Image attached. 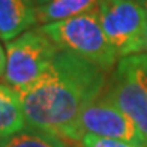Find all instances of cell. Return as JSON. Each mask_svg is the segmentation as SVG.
<instances>
[{
    "instance_id": "6da1fadb",
    "label": "cell",
    "mask_w": 147,
    "mask_h": 147,
    "mask_svg": "<svg viewBox=\"0 0 147 147\" xmlns=\"http://www.w3.org/2000/svg\"><path fill=\"white\" fill-rule=\"evenodd\" d=\"M110 72L75 53L59 50L32 86L20 92L27 126L62 135L108 84Z\"/></svg>"
},
{
    "instance_id": "7a4b0ae2",
    "label": "cell",
    "mask_w": 147,
    "mask_h": 147,
    "mask_svg": "<svg viewBox=\"0 0 147 147\" xmlns=\"http://www.w3.org/2000/svg\"><path fill=\"white\" fill-rule=\"evenodd\" d=\"M38 27L59 50L75 53L107 72H111L117 66V60H120L102 29L98 12Z\"/></svg>"
},
{
    "instance_id": "3957f363",
    "label": "cell",
    "mask_w": 147,
    "mask_h": 147,
    "mask_svg": "<svg viewBox=\"0 0 147 147\" xmlns=\"http://www.w3.org/2000/svg\"><path fill=\"white\" fill-rule=\"evenodd\" d=\"M59 47L36 27L27 30L2 48L3 83L21 92L45 72Z\"/></svg>"
},
{
    "instance_id": "277c9868",
    "label": "cell",
    "mask_w": 147,
    "mask_h": 147,
    "mask_svg": "<svg viewBox=\"0 0 147 147\" xmlns=\"http://www.w3.org/2000/svg\"><path fill=\"white\" fill-rule=\"evenodd\" d=\"M102 95L132 119L147 147V53L120 59Z\"/></svg>"
},
{
    "instance_id": "5b68a950",
    "label": "cell",
    "mask_w": 147,
    "mask_h": 147,
    "mask_svg": "<svg viewBox=\"0 0 147 147\" xmlns=\"http://www.w3.org/2000/svg\"><path fill=\"white\" fill-rule=\"evenodd\" d=\"M102 29L119 57L144 53L147 11L132 0H101Z\"/></svg>"
},
{
    "instance_id": "8992f818",
    "label": "cell",
    "mask_w": 147,
    "mask_h": 147,
    "mask_svg": "<svg viewBox=\"0 0 147 147\" xmlns=\"http://www.w3.org/2000/svg\"><path fill=\"white\" fill-rule=\"evenodd\" d=\"M83 134L123 140L146 147L141 134L132 119L105 95H101L96 101L86 107L75 122L69 125L60 137L65 140H77Z\"/></svg>"
},
{
    "instance_id": "52a82bcc",
    "label": "cell",
    "mask_w": 147,
    "mask_h": 147,
    "mask_svg": "<svg viewBox=\"0 0 147 147\" xmlns=\"http://www.w3.org/2000/svg\"><path fill=\"white\" fill-rule=\"evenodd\" d=\"M36 24V6L32 0H0V38L11 42Z\"/></svg>"
},
{
    "instance_id": "ba28073f",
    "label": "cell",
    "mask_w": 147,
    "mask_h": 147,
    "mask_svg": "<svg viewBox=\"0 0 147 147\" xmlns=\"http://www.w3.org/2000/svg\"><path fill=\"white\" fill-rule=\"evenodd\" d=\"M27 128L24 104L20 92L2 83L0 87V137L6 140Z\"/></svg>"
},
{
    "instance_id": "9c48e42d",
    "label": "cell",
    "mask_w": 147,
    "mask_h": 147,
    "mask_svg": "<svg viewBox=\"0 0 147 147\" xmlns=\"http://www.w3.org/2000/svg\"><path fill=\"white\" fill-rule=\"evenodd\" d=\"M101 0H51L36 6V24L45 26L99 11Z\"/></svg>"
},
{
    "instance_id": "30bf717a",
    "label": "cell",
    "mask_w": 147,
    "mask_h": 147,
    "mask_svg": "<svg viewBox=\"0 0 147 147\" xmlns=\"http://www.w3.org/2000/svg\"><path fill=\"white\" fill-rule=\"evenodd\" d=\"M2 147H69V144L59 134L27 126L15 135L2 140Z\"/></svg>"
},
{
    "instance_id": "8fae6325",
    "label": "cell",
    "mask_w": 147,
    "mask_h": 147,
    "mask_svg": "<svg viewBox=\"0 0 147 147\" xmlns=\"http://www.w3.org/2000/svg\"><path fill=\"white\" fill-rule=\"evenodd\" d=\"M66 141H68L69 147H141L128 141H123V140L99 137V135H93V134H83L77 140H66Z\"/></svg>"
},
{
    "instance_id": "7c38bea8",
    "label": "cell",
    "mask_w": 147,
    "mask_h": 147,
    "mask_svg": "<svg viewBox=\"0 0 147 147\" xmlns=\"http://www.w3.org/2000/svg\"><path fill=\"white\" fill-rule=\"evenodd\" d=\"M132 2H135L137 5H140V6H143V8L147 11V0H132Z\"/></svg>"
},
{
    "instance_id": "4fadbf2b",
    "label": "cell",
    "mask_w": 147,
    "mask_h": 147,
    "mask_svg": "<svg viewBox=\"0 0 147 147\" xmlns=\"http://www.w3.org/2000/svg\"><path fill=\"white\" fill-rule=\"evenodd\" d=\"M48 2H51V0H35V6H42Z\"/></svg>"
},
{
    "instance_id": "5bb4252c",
    "label": "cell",
    "mask_w": 147,
    "mask_h": 147,
    "mask_svg": "<svg viewBox=\"0 0 147 147\" xmlns=\"http://www.w3.org/2000/svg\"><path fill=\"white\" fill-rule=\"evenodd\" d=\"M144 53H147V27H146V48H144Z\"/></svg>"
},
{
    "instance_id": "9a60e30c",
    "label": "cell",
    "mask_w": 147,
    "mask_h": 147,
    "mask_svg": "<svg viewBox=\"0 0 147 147\" xmlns=\"http://www.w3.org/2000/svg\"><path fill=\"white\" fill-rule=\"evenodd\" d=\"M32 2H33V3H35V0H32Z\"/></svg>"
}]
</instances>
